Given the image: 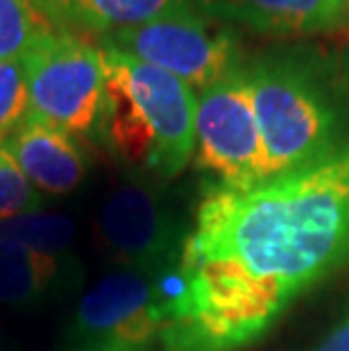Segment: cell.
Here are the masks:
<instances>
[{"label":"cell","mask_w":349,"mask_h":351,"mask_svg":"<svg viewBox=\"0 0 349 351\" xmlns=\"http://www.w3.org/2000/svg\"><path fill=\"white\" fill-rule=\"evenodd\" d=\"M349 265V150L200 202L180 263L154 276L163 351H239Z\"/></svg>","instance_id":"6da1fadb"},{"label":"cell","mask_w":349,"mask_h":351,"mask_svg":"<svg viewBox=\"0 0 349 351\" xmlns=\"http://www.w3.org/2000/svg\"><path fill=\"white\" fill-rule=\"evenodd\" d=\"M268 179L313 168L349 150V88L324 59L268 52L245 64Z\"/></svg>","instance_id":"7a4b0ae2"},{"label":"cell","mask_w":349,"mask_h":351,"mask_svg":"<svg viewBox=\"0 0 349 351\" xmlns=\"http://www.w3.org/2000/svg\"><path fill=\"white\" fill-rule=\"evenodd\" d=\"M105 66L100 136L125 166L170 182L195 150L197 95L170 73L98 43Z\"/></svg>","instance_id":"3957f363"},{"label":"cell","mask_w":349,"mask_h":351,"mask_svg":"<svg viewBox=\"0 0 349 351\" xmlns=\"http://www.w3.org/2000/svg\"><path fill=\"white\" fill-rule=\"evenodd\" d=\"M27 118L71 136H100L105 111V66L98 43L59 29H43L23 55Z\"/></svg>","instance_id":"277c9868"},{"label":"cell","mask_w":349,"mask_h":351,"mask_svg":"<svg viewBox=\"0 0 349 351\" xmlns=\"http://www.w3.org/2000/svg\"><path fill=\"white\" fill-rule=\"evenodd\" d=\"M193 161L227 189L268 182V159L243 64L200 91Z\"/></svg>","instance_id":"5b68a950"},{"label":"cell","mask_w":349,"mask_h":351,"mask_svg":"<svg viewBox=\"0 0 349 351\" xmlns=\"http://www.w3.org/2000/svg\"><path fill=\"white\" fill-rule=\"evenodd\" d=\"M98 43L157 66L186 82L193 91L215 84L243 64L232 25L204 16L195 7L105 34Z\"/></svg>","instance_id":"8992f818"},{"label":"cell","mask_w":349,"mask_h":351,"mask_svg":"<svg viewBox=\"0 0 349 351\" xmlns=\"http://www.w3.org/2000/svg\"><path fill=\"white\" fill-rule=\"evenodd\" d=\"M163 328L166 302L157 281L118 267L80 300L66 351H163Z\"/></svg>","instance_id":"52a82bcc"},{"label":"cell","mask_w":349,"mask_h":351,"mask_svg":"<svg viewBox=\"0 0 349 351\" xmlns=\"http://www.w3.org/2000/svg\"><path fill=\"white\" fill-rule=\"evenodd\" d=\"M98 234L121 267L159 276L180 263L189 231L159 191L145 182H125L102 204Z\"/></svg>","instance_id":"ba28073f"},{"label":"cell","mask_w":349,"mask_h":351,"mask_svg":"<svg viewBox=\"0 0 349 351\" xmlns=\"http://www.w3.org/2000/svg\"><path fill=\"white\" fill-rule=\"evenodd\" d=\"M3 143L29 184L43 193L66 195L75 191L86 175V156L82 147L71 134L46 123L25 118V123Z\"/></svg>","instance_id":"9c48e42d"},{"label":"cell","mask_w":349,"mask_h":351,"mask_svg":"<svg viewBox=\"0 0 349 351\" xmlns=\"http://www.w3.org/2000/svg\"><path fill=\"white\" fill-rule=\"evenodd\" d=\"M197 12L225 25L270 36H313L340 29L326 0H191Z\"/></svg>","instance_id":"30bf717a"},{"label":"cell","mask_w":349,"mask_h":351,"mask_svg":"<svg viewBox=\"0 0 349 351\" xmlns=\"http://www.w3.org/2000/svg\"><path fill=\"white\" fill-rule=\"evenodd\" d=\"M32 5L48 27L98 39L193 7L191 0H32Z\"/></svg>","instance_id":"8fae6325"},{"label":"cell","mask_w":349,"mask_h":351,"mask_svg":"<svg viewBox=\"0 0 349 351\" xmlns=\"http://www.w3.org/2000/svg\"><path fill=\"white\" fill-rule=\"evenodd\" d=\"M59 279V256L27 245L0 241V304L27 308L39 304Z\"/></svg>","instance_id":"7c38bea8"},{"label":"cell","mask_w":349,"mask_h":351,"mask_svg":"<svg viewBox=\"0 0 349 351\" xmlns=\"http://www.w3.org/2000/svg\"><path fill=\"white\" fill-rule=\"evenodd\" d=\"M73 238H75V222L66 215L46 213L41 208L0 222V241L27 245L32 250L55 254V256L69 250Z\"/></svg>","instance_id":"4fadbf2b"},{"label":"cell","mask_w":349,"mask_h":351,"mask_svg":"<svg viewBox=\"0 0 349 351\" xmlns=\"http://www.w3.org/2000/svg\"><path fill=\"white\" fill-rule=\"evenodd\" d=\"M48 23L32 0H0V62L23 57Z\"/></svg>","instance_id":"5bb4252c"},{"label":"cell","mask_w":349,"mask_h":351,"mask_svg":"<svg viewBox=\"0 0 349 351\" xmlns=\"http://www.w3.org/2000/svg\"><path fill=\"white\" fill-rule=\"evenodd\" d=\"M27 77L23 57L0 62V143L27 118Z\"/></svg>","instance_id":"9a60e30c"},{"label":"cell","mask_w":349,"mask_h":351,"mask_svg":"<svg viewBox=\"0 0 349 351\" xmlns=\"http://www.w3.org/2000/svg\"><path fill=\"white\" fill-rule=\"evenodd\" d=\"M39 191H34L16 159L10 154L5 143H0V222L21 213L39 211Z\"/></svg>","instance_id":"2e32d148"},{"label":"cell","mask_w":349,"mask_h":351,"mask_svg":"<svg viewBox=\"0 0 349 351\" xmlns=\"http://www.w3.org/2000/svg\"><path fill=\"white\" fill-rule=\"evenodd\" d=\"M313 351H349V313L324 335Z\"/></svg>","instance_id":"e0dca14e"},{"label":"cell","mask_w":349,"mask_h":351,"mask_svg":"<svg viewBox=\"0 0 349 351\" xmlns=\"http://www.w3.org/2000/svg\"><path fill=\"white\" fill-rule=\"evenodd\" d=\"M331 5V10L336 12L340 25H349V0H326Z\"/></svg>","instance_id":"ac0fdd59"}]
</instances>
